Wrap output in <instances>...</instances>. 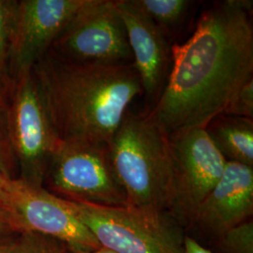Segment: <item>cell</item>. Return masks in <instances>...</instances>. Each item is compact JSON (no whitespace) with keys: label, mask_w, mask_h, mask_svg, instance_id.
Here are the masks:
<instances>
[{"label":"cell","mask_w":253,"mask_h":253,"mask_svg":"<svg viewBox=\"0 0 253 253\" xmlns=\"http://www.w3.org/2000/svg\"><path fill=\"white\" fill-rule=\"evenodd\" d=\"M253 2L225 0L204 11L190 39L172 47V67L147 113L166 135L205 128L253 79Z\"/></svg>","instance_id":"obj_1"},{"label":"cell","mask_w":253,"mask_h":253,"mask_svg":"<svg viewBox=\"0 0 253 253\" xmlns=\"http://www.w3.org/2000/svg\"><path fill=\"white\" fill-rule=\"evenodd\" d=\"M33 73L61 141L108 145L143 94L133 64L78 63L49 51Z\"/></svg>","instance_id":"obj_2"},{"label":"cell","mask_w":253,"mask_h":253,"mask_svg":"<svg viewBox=\"0 0 253 253\" xmlns=\"http://www.w3.org/2000/svg\"><path fill=\"white\" fill-rule=\"evenodd\" d=\"M128 207L167 212L171 185L168 135L153 119L127 112L107 145Z\"/></svg>","instance_id":"obj_3"},{"label":"cell","mask_w":253,"mask_h":253,"mask_svg":"<svg viewBox=\"0 0 253 253\" xmlns=\"http://www.w3.org/2000/svg\"><path fill=\"white\" fill-rule=\"evenodd\" d=\"M70 203L100 248L116 253H184V238L167 212Z\"/></svg>","instance_id":"obj_4"},{"label":"cell","mask_w":253,"mask_h":253,"mask_svg":"<svg viewBox=\"0 0 253 253\" xmlns=\"http://www.w3.org/2000/svg\"><path fill=\"white\" fill-rule=\"evenodd\" d=\"M13 82L11 101L6 111L9 145L21 165L23 176L20 179L42 187L60 139L33 70Z\"/></svg>","instance_id":"obj_5"},{"label":"cell","mask_w":253,"mask_h":253,"mask_svg":"<svg viewBox=\"0 0 253 253\" xmlns=\"http://www.w3.org/2000/svg\"><path fill=\"white\" fill-rule=\"evenodd\" d=\"M51 188L69 201L104 207H127L126 194L106 145L61 141L48 165Z\"/></svg>","instance_id":"obj_6"},{"label":"cell","mask_w":253,"mask_h":253,"mask_svg":"<svg viewBox=\"0 0 253 253\" xmlns=\"http://www.w3.org/2000/svg\"><path fill=\"white\" fill-rule=\"evenodd\" d=\"M168 139L171 185L167 213L172 218L189 221L221 177L226 160L205 128L180 130Z\"/></svg>","instance_id":"obj_7"},{"label":"cell","mask_w":253,"mask_h":253,"mask_svg":"<svg viewBox=\"0 0 253 253\" xmlns=\"http://www.w3.org/2000/svg\"><path fill=\"white\" fill-rule=\"evenodd\" d=\"M50 51L65 60L78 63L133 62L116 0H85Z\"/></svg>","instance_id":"obj_8"},{"label":"cell","mask_w":253,"mask_h":253,"mask_svg":"<svg viewBox=\"0 0 253 253\" xmlns=\"http://www.w3.org/2000/svg\"><path fill=\"white\" fill-rule=\"evenodd\" d=\"M0 208L8 214L15 231L53 238L66 244L69 250L95 251L100 248L70 201L42 187L11 178Z\"/></svg>","instance_id":"obj_9"},{"label":"cell","mask_w":253,"mask_h":253,"mask_svg":"<svg viewBox=\"0 0 253 253\" xmlns=\"http://www.w3.org/2000/svg\"><path fill=\"white\" fill-rule=\"evenodd\" d=\"M85 0L19 1L18 16L9 56L13 81L29 73L50 50Z\"/></svg>","instance_id":"obj_10"},{"label":"cell","mask_w":253,"mask_h":253,"mask_svg":"<svg viewBox=\"0 0 253 253\" xmlns=\"http://www.w3.org/2000/svg\"><path fill=\"white\" fill-rule=\"evenodd\" d=\"M124 22L133 66L151 108L162 95L172 67L167 37L132 0H116Z\"/></svg>","instance_id":"obj_11"},{"label":"cell","mask_w":253,"mask_h":253,"mask_svg":"<svg viewBox=\"0 0 253 253\" xmlns=\"http://www.w3.org/2000/svg\"><path fill=\"white\" fill-rule=\"evenodd\" d=\"M253 211V167L227 162L221 177L200 205L192 220L224 234L245 222Z\"/></svg>","instance_id":"obj_12"},{"label":"cell","mask_w":253,"mask_h":253,"mask_svg":"<svg viewBox=\"0 0 253 253\" xmlns=\"http://www.w3.org/2000/svg\"><path fill=\"white\" fill-rule=\"evenodd\" d=\"M205 129L226 162L253 168V118L219 115Z\"/></svg>","instance_id":"obj_13"},{"label":"cell","mask_w":253,"mask_h":253,"mask_svg":"<svg viewBox=\"0 0 253 253\" xmlns=\"http://www.w3.org/2000/svg\"><path fill=\"white\" fill-rule=\"evenodd\" d=\"M168 38L187 18L193 2L188 0H132Z\"/></svg>","instance_id":"obj_14"},{"label":"cell","mask_w":253,"mask_h":253,"mask_svg":"<svg viewBox=\"0 0 253 253\" xmlns=\"http://www.w3.org/2000/svg\"><path fill=\"white\" fill-rule=\"evenodd\" d=\"M19 1L0 0V85L9 73V56L14 39Z\"/></svg>","instance_id":"obj_15"},{"label":"cell","mask_w":253,"mask_h":253,"mask_svg":"<svg viewBox=\"0 0 253 253\" xmlns=\"http://www.w3.org/2000/svg\"><path fill=\"white\" fill-rule=\"evenodd\" d=\"M5 253H70L63 247L56 244V240L37 234L26 236L14 243H10Z\"/></svg>","instance_id":"obj_16"},{"label":"cell","mask_w":253,"mask_h":253,"mask_svg":"<svg viewBox=\"0 0 253 253\" xmlns=\"http://www.w3.org/2000/svg\"><path fill=\"white\" fill-rule=\"evenodd\" d=\"M222 247L227 253H253V223L245 221L224 233Z\"/></svg>","instance_id":"obj_17"},{"label":"cell","mask_w":253,"mask_h":253,"mask_svg":"<svg viewBox=\"0 0 253 253\" xmlns=\"http://www.w3.org/2000/svg\"><path fill=\"white\" fill-rule=\"evenodd\" d=\"M222 115L253 118V79L247 82L229 102Z\"/></svg>","instance_id":"obj_18"},{"label":"cell","mask_w":253,"mask_h":253,"mask_svg":"<svg viewBox=\"0 0 253 253\" xmlns=\"http://www.w3.org/2000/svg\"><path fill=\"white\" fill-rule=\"evenodd\" d=\"M12 156L7 130H4L0 125V170L9 176H10L9 171Z\"/></svg>","instance_id":"obj_19"},{"label":"cell","mask_w":253,"mask_h":253,"mask_svg":"<svg viewBox=\"0 0 253 253\" xmlns=\"http://www.w3.org/2000/svg\"><path fill=\"white\" fill-rule=\"evenodd\" d=\"M184 253H212L190 237L184 238Z\"/></svg>","instance_id":"obj_20"},{"label":"cell","mask_w":253,"mask_h":253,"mask_svg":"<svg viewBox=\"0 0 253 253\" xmlns=\"http://www.w3.org/2000/svg\"><path fill=\"white\" fill-rule=\"evenodd\" d=\"M14 230L8 214L0 208V236Z\"/></svg>","instance_id":"obj_21"},{"label":"cell","mask_w":253,"mask_h":253,"mask_svg":"<svg viewBox=\"0 0 253 253\" xmlns=\"http://www.w3.org/2000/svg\"><path fill=\"white\" fill-rule=\"evenodd\" d=\"M11 180V177L5 174L4 172L0 170V204L2 202V199L6 193L7 188L9 186V181Z\"/></svg>","instance_id":"obj_22"},{"label":"cell","mask_w":253,"mask_h":253,"mask_svg":"<svg viewBox=\"0 0 253 253\" xmlns=\"http://www.w3.org/2000/svg\"><path fill=\"white\" fill-rule=\"evenodd\" d=\"M70 253H116L104 248H100L95 251H79V250H69Z\"/></svg>","instance_id":"obj_23"},{"label":"cell","mask_w":253,"mask_h":253,"mask_svg":"<svg viewBox=\"0 0 253 253\" xmlns=\"http://www.w3.org/2000/svg\"><path fill=\"white\" fill-rule=\"evenodd\" d=\"M7 103H6V100L4 98V94H3V91L1 88V85H0V114L2 113H6L7 111Z\"/></svg>","instance_id":"obj_24"},{"label":"cell","mask_w":253,"mask_h":253,"mask_svg":"<svg viewBox=\"0 0 253 253\" xmlns=\"http://www.w3.org/2000/svg\"><path fill=\"white\" fill-rule=\"evenodd\" d=\"M11 242H6L4 240H0V253H5V252L7 251V249L9 248V244Z\"/></svg>","instance_id":"obj_25"}]
</instances>
